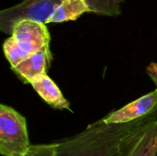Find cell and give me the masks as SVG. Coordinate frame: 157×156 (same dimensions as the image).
<instances>
[{
	"label": "cell",
	"instance_id": "6da1fadb",
	"mask_svg": "<svg viewBox=\"0 0 157 156\" xmlns=\"http://www.w3.org/2000/svg\"><path fill=\"white\" fill-rule=\"evenodd\" d=\"M146 119L111 125L99 121L71 140L57 143L55 156H117L121 139Z\"/></svg>",
	"mask_w": 157,
	"mask_h": 156
},
{
	"label": "cell",
	"instance_id": "7a4b0ae2",
	"mask_svg": "<svg viewBox=\"0 0 157 156\" xmlns=\"http://www.w3.org/2000/svg\"><path fill=\"white\" fill-rule=\"evenodd\" d=\"M30 148L26 120L6 105L0 106V154L24 156Z\"/></svg>",
	"mask_w": 157,
	"mask_h": 156
},
{
	"label": "cell",
	"instance_id": "3957f363",
	"mask_svg": "<svg viewBox=\"0 0 157 156\" xmlns=\"http://www.w3.org/2000/svg\"><path fill=\"white\" fill-rule=\"evenodd\" d=\"M62 0H23L21 3L0 12V29L12 34L15 24L23 19H30L47 24Z\"/></svg>",
	"mask_w": 157,
	"mask_h": 156
},
{
	"label": "cell",
	"instance_id": "277c9868",
	"mask_svg": "<svg viewBox=\"0 0 157 156\" xmlns=\"http://www.w3.org/2000/svg\"><path fill=\"white\" fill-rule=\"evenodd\" d=\"M157 119L147 118L121 141L117 156H156Z\"/></svg>",
	"mask_w": 157,
	"mask_h": 156
},
{
	"label": "cell",
	"instance_id": "5b68a950",
	"mask_svg": "<svg viewBox=\"0 0 157 156\" xmlns=\"http://www.w3.org/2000/svg\"><path fill=\"white\" fill-rule=\"evenodd\" d=\"M11 37L29 54L48 49L51 40L46 25L30 19H23L17 22L13 27Z\"/></svg>",
	"mask_w": 157,
	"mask_h": 156
},
{
	"label": "cell",
	"instance_id": "8992f818",
	"mask_svg": "<svg viewBox=\"0 0 157 156\" xmlns=\"http://www.w3.org/2000/svg\"><path fill=\"white\" fill-rule=\"evenodd\" d=\"M157 105V89L114 111L101 121L104 124H124L132 122L149 114Z\"/></svg>",
	"mask_w": 157,
	"mask_h": 156
},
{
	"label": "cell",
	"instance_id": "52a82bcc",
	"mask_svg": "<svg viewBox=\"0 0 157 156\" xmlns=\"http://www.w3.org/2000/svg\"><path fill=\"white\" fill-rule=\"evenodd\" d=\"M52 59V56L50 49L48 48L36 53L30 54L25 61H23L12 70L20 75L21 78L26 81V83L30 84L34 80L46 74L47 68L49 67Z\"/></svg>",
	"mask_w": 157,
	"mask_h": 156
},
{
	"label": "cell",
	"instance_id": "ba28073f",
	"mask_svg": "<svg viewBox=\"0 0 157 156\" xmlns=\"http://www.w3.org/2000/svg\"><path fill=\"white\" fill-rule=\"evenodd\" d=\"M30 85L39 96L51 107L58 109L70 110V103L65 99L59 87L47 74L34 80Z\"/></svg>",
	"mask_w": 157,
	"mask_h": 156
},
{
	"label": "cell",
	"instance_id": "9c48e42d",
	"mask_svg": "<svg viewBox=\"0 0 157 156\" xmlns=\"http://www.w3.org/2000/svg\"><path fill=\"white\" fill-rule=\"evenodd\" d=\"M86 12H90L86 0H62L51 16L48 23L76 20Z\"/></svg>",
	"mask_w": 157,
	"mask_h": 156
},
{
	"label": "cell",
	"instance_id": "30bf717a",
	"mask_svg": "<svg viewBox=\"0 0 157 156\" xmlns=\"http://www.w3.org/2000/svg\"><path fill=\"white\" fill-rule=\"evenodd\" d=\"M124 0H86L92 13L104 16H118L121 14V5Z\"/></svg>",
	"mask_w": 157,
	"mask_h": 156
},
{
	"label": "cell",
	"instance_id": "8fae6325",
	"mask_svg": "<svg viewBox=\"0 0 157 156\" xmlns=\"http://www.w3.org/2000/svg\"><path fill=\"white\" fill-rule=\"evenodd\" d=\"M3 50L5 56L9 62L12 69L17 67L30 55L18 46L13 37H10L5 40L3 44Z\"/></svg>",
	"mask_w": 157,
	"mask_h": 156
},
{
	"label": "cell",
	"instance_id": "7c38bea8",
	"mask_svg": "<svg viewBox=\"0 0 157 156\" xmlns=\"http://www.w3.org/2000/svg\"><path fill=\"white\" fill-rule=\"evenodd\" d=\"M57 144L30 146L24 156H55Z\"/></svg>",
	"mask_w": 157,
	"mask_h": 156
},
{
	"label": "cell",
	"instance_id": "4fadbf2b",
	"mask_svg": "<svg viewBox=\"0 0 157 156\" xmlns=\"http://www.w3.org/2000/svg\"><path fill=\"white\" fill-rule=\"evenodd\" d=\"M146 73L156 86L157 89V63H151L146 68Z\"/></svg>",
	"mask_w": 157,
	"mask_h": 156
}]
</instances>
